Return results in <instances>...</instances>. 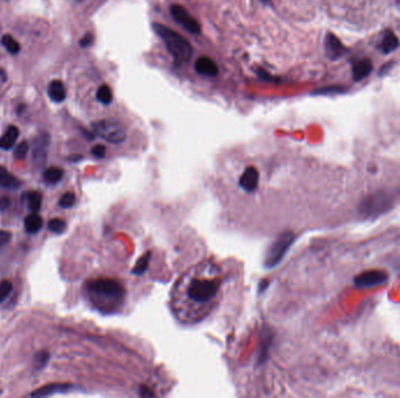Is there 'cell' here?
Segmentation results:
<instances>
[{
  "label": "cell",
  "instance_id": "1",
  "mask_svg": "<svg viewBox=\"0 0 400 398\" xmlns=\"http://www.w3.org/2000/svg\"><path fill=\"white\" fill-rule=\"evenodd\" d=\"M218 269L212 264L199 267L190 272L177 288V302L181 304V312L189 318H197L207 313L213 305L220 289Z\"/></svg>",
  "mask_w": 400,
  "mask_h": 398
},
{
  "label": "cell",
  "instance_id": "2",
  "mask_svg": "<svg viewBox=\"0 0 400 398\" xmlns=\"http://www.w3.org/2000/svg\"><path fill=\"white\" fill-rule=\"evenodd\" d=\"M87 290L94 300L105 307L115 306L122 302L125 293L120 282L109 278H99L89 281Z\"/></svg>",
  "mask_w": 400,
  "mask_h": 398
},
{
  "label": "cell",
  "instance_id": "3",
  "mask_svg": "<svg viewBox=\"0 0 400 398\" xmlns=\"http://www.w3.org/2000/svg\"><path fill=\"white\" fill-rule=\"evenodd\" d=\"M154 29L164 42L165 47L177 64H183L189 61L193 54V49L185 37L161 24H154Z\"/></svg>",
  "mask_w": 400,
  "mask_h": 398
},
{
  "label": "cell",
  "instance_id": "4",
  "mask_svg": "<svg viewBox=\"0 0 400 398\" xmlns=\"http://www.w3.org/2000/svg\"><path fill=\"white\" fill-rule=\"evenodd\" d=\"M93 131L96 136L112 144H121L126 137L124 126L115 119H102L94 123Z\"/></svg>",
  "mask_w": 400,
  "mask_h": 398
},
{
  "label": "cell",
  "instance_id": "5",
  "mask_svg": "<svg viewBox=\"0 0 400 398\" xmlns=\"http://www.w3.org/2000/svg\"><path fill=\"white\" fill-rule=\"evenodd\" d=\"M294 241V236L292 233H283L280 235L278 239L271 244L269 250L266 256V267L273 268L280 263V260L283 258L289 247L292 245Z\"/></svg>",
  "mask_w": 400,
  "mask_h": 398
},
{
  "label": "cell",
  "instance_id": "6",
  "mask_svg": "<svg viewBox=\"0 0 400 398\" xmlns=\"http://www.w3.org/2000/svg\"><path fill=\"white\" fill-rule=\"evenodd\" d=\"M387 279L389 275L383 270H367L355 277L354 284L358 289H370L385 284Z\"/></svg>",
  "mask_w": 400,
  "mask_h": 398
},
{
  "label": "cell",
  "instance_id": "7",
  "mask_svg": "<svg viewBox=\"0 0 400 398\" xmlns=\"http://www.w3.org/2000/svg\"><path fill=\"white\" fill-rule=\"evenodd\" d=\"M170 11H171V15L176 20V23L184 27L187 32L192 34L200 33V25L198 21L192 15H190L184 7L180 5H172L170 7Z\"/></svg>",
  "mask_w": 400,
  "mask_h": 398
},
{
  "label": "cell",
  "instance_id": "8",
  "mask_svg": "<svg viewBox=\"0 0 400 398\" xmlns=\"http://www.w3.org/2000/svg\"><path fill=\"white\" fill-rule=\"evenodd\" d=\"M50 143V137L48 134H42L38 136L33 143V160L38 167H42L47 161V154Z\"/></svg>",
  "mask_w": 400,
  "mask_h": 398
},
{
  "label": "cell",
  "instance_id": "9",
  "mask_svg": "<svg viewBox=\"0 0 400 398\" xmlns=\"http://www.w3.org/2000/svg\"><path fill=\"white\" fill-rule=\"evenodd\" d=\"M324 49L326 56L330 60H338L348 53L347 47L333 33H328L325 35Z\"/></svg>",
  "mask_w": 400,
  "mask_h": 398
},
{
  "label": "cell",
  "instance_id": "10",
  "mask_svg": "<svg viewBox=\"0 0 400 398\" xmlns=\"http://www.w3.org/2000/svg\"><path fill=\"white\" fill-rule=\"evenodd\" d=\"M259 185V173L255 167L249 166L242 172L239 178V186L247 193L257 191Z\"/></svg>",
  "mask_w": 400,
  "mask_h": 398
},
{
  "label": "cell",
  "instance_id": "11",
  "mask_svg": "<svg viewBox=\"0 0 400 398\" xmlns=\"http://www.w3.org/2000/svg\"><path fill=\"white\" fill-rule=\"evenodd\" d=\"M73 388V385L68 384V383H50L44 385L38 389V390L33 391L31 393L32 397H48V396H53L55 393H63L67 392L68 390Z\"/></svg>",
  "mask_w": 400,
  "mask_h": 398
},
{
  "label": "cell",
  "instance_id": "12",
  "mask_svg": "<svg viewBox=\"0 0 400 398\" xmlns=\"http://www.w3.org/2000/svg\"><path fill=\"white\" fill-rule=\"evenodd\" d=\"M194 68L197 70L198 74L205 75V76H216L219 72L218 66L216 63L213 61V60L207 58V56H203L199 58L197 61L194 63Z\"/></svg>",
  "mask_w": 400,
  "mask_h": 398
},
{
  "label": "cell",
  "instance_id": "13",
  "mask_svg": "<svg viewBox=\"0 0 400 398\" xmlns=\"http://www.w3.org/2000/svg\"><path fill=\"white\" fill-rule=\"evenodd\" d=\"M372 62L369 59H361L356 61L352 66V77L356 82L367 79V77L371 74L372 71Z\"/></svg>",
  "mask_w": 400,
  "mask_h": 398
},
{
  "label": "cell",
  "instance_id": "14",
  "mask_svg": "<svg viewBox=\"0 0 400 398\" xmlns=\"http://www.w3.org/2000/svg\"><path fill=\"white\" fill-rule=\"evenodd\" d=\"M400 46V41L398 36L392 31H386L383 36L381 44L379 45V49L384 54H390L394 51Z\"/></svg>",
  "mask_w": 400,
  "mask_h": 398
},
{
  "label": "cell",
  "instance_id": "15",
  "mask_svg": "<svg viewBox=\"0 0 400 398\" xmlns=\"http://www.w3.org/2000/svg\"><path fill=\"white\" fill-rule=\"evenodd\" d=\"M47 92H48V96L50 100L55 103H61L65 101L66 98V88L61 81H58V80L52 81L48 85Z\"/></svg>",
  "mask_w": 400,
  "mask_h": 398
},
{
  "label": "cell",
  "instance_id": "16",
  "mask_svg": "<svg viewBox=\"0 0 400 398\" xmlns=\"http://www.w3.org/2000/svg\"><path fill=\"white\" fill-rule=\"evenodd\" d=\"M20 186V180L15 178L11 172H8L5 167L0 166V187L6 188V189H18Z\"/></svg>",
  "mask_w": 400,
  "mask_h": 398
},
{
  "label": "cell",
  "instance_id": "17",
  "mask_svg": "<svg viewBox=\"0 0 400 398\" xmlns=\"http://www.w3.org/2000/svg\"><path fill=\"white\" fill-rule=\"evenodd\" d=\"M18 137H19L18 127H15L13 125L8 126L7 130L5 131V134H4L2 136V138H0V148L5 149V151L11 149L14 146Z\"/></svg>",
  "mask_w": 400,
  "mask_h": 398
},
{
  "label": "cell",
  "instance_id": "18",
  "mask_svg": "<svg viewBox=\"0 0 400 398\" xmlns=\"http://www.w3.org/2000/svg\"><path fill=\"white\" fill-rule=\"evenodd\" d=\"M44 225L42 217L38 213H32L25 217V230L28 234H37Z\"/></svg>",
  "mask_w": 400,
  "mask_h": 398
},
{
  "label": "cell",
  "instance_id": "19",
  "mask_svg": "<svg viewBox=\"0 0 400 398\" xmlns=\"http://www.w3.org/2000/svg\"><path fill=\"white\" fill-rule=\"evenodd\" d=\"M63 177V170L59 167H49V168L45 169L44 172V180L47 183L54 185L58 183Z\"/></svg>",
  "mask_w": 400,
  "mask_h": 398
},
{
  "label": "cell",
  "instance_id": "20",
  "mask_svg": "<svg viewBox=\"0 0 400 398\" xmlns=\"http://www.w3.org/2000/svg\"><path fill=\"white\" fill-rule=\"evenodd\" d=\"M27 202H28V208L32 213H38L41 208V203H42V195L40 192L38 191H32L27 194Z\"/></svg>",
  "mask_w": 400,
  "mask_h": 398
},
{
  "label": "cell",
  "instance_id": "21",
  "mask_svg": "<svg viewBox=\"0 0 400 398\" xmlns=\"http://www.w3.org/2000/svg\"><path fill=\"white\" fill-rule=\"evenodd\" d=\"M49 361V353L47 350H41L34 355L33 358V368L35 370H42L47 366Z\"/></svg>",
  "mask_w": 400,
  "mask_h": 398
},
{
  "label": "cell",
  "instance_id": "22",
  "mask_svg": "<svg viewBox=\"0 0 400 398\" xmlns=\"http://www.w3.org/2000/svg\"><path fill=\"white\" fill-rule=\"evenodd\" d=\"M347 91L348 89L346 87H343V85H329V87L317 89L316 91H314V93L315 95L326 96V95H338V93H344Z\"/></svg>",
  "mask_w": 400,
  "mask_h": 398
},
{
  "label": "cell",
  "instance_id": "23",
  "mask_svg": "<svg viewBox=\"0 0 400 398\" xmlns=\"http://www.w3.org/2000/svg\"><path fill=\"white\" fill-rule=\"evenodd\" d=\"M96 97H97V100L102 103V104H110V103H112V101H113L112 89H110V87H108L107 84L101 85L99 90H97Z\"/></svg>",
  "mask_w": 400,
  "mask_h": 398
},
{
  "label": "cell",
  "instance_id": "24",
  "mask_svg": "<svg viewBox=\"0 0 400 398\" xmlns=\"http://www.w3.org/2000/svg\"><path fill=\"white\" fill-rule=\"evenodd\" d=\"M2 45L5 47L8 53H11V54H13V55L18 54L19 51H20L19 42L15 41L14 39H13V36L7 35V34L2 37Z\"/></svg>",
  "mask_w": 400,
  "mask_h": 398
},
{
  "label": "cell",
  "instance_id": "25",
  "mask_svg": "<svg viewBox=\"0 0 400 398\" xmlns=\"http://www.w3.org/2000/svg\"><path fill=\"white\" fill-rule=\"evenodd\" d=\"M48 229L54 234H62L66 229V222L61 218H52L48 222Z\"/></svg>",
  "mask_w": 400,
  "mask_h": 398
},
{
  "label": "cell",
  "instance_id": "26",
  "mask_svg": "<svg viewBox=\"0 0 400 398\" xmlns=\"http://www.w3.org/2000/svg\"><path fill=\"white\" fill-rule=\"evenodd\" d=\"M75 194L71 192H67L63 194L60 200H59V205H60L61 208L63 209H68L70 207H73L74 203H75Z\"/></svg>",
  "mask_w": 400,
  "mask_h": 398
},
{
  "label": "cell",
  "instance_id": "27",
  "mask_svg": "<svg viewBox=\"0 0 400 398\" xmlns=\"http://www.w3.org/2000/svg\"><path fill=\"white\" fill-rule=\"evenodd\" d=\"M12 289H13V285L10 280H3L0 282V302L6 300L12 292Z\"/></svg>",
  "mask_w": 400,
  "mask_h": 398
},
{
  "label": "cell",
  "instance_id": "28",
  "mask_svg": "<svg viewBox=\"0 0 400 398\" xmlns=\"http://www.w3.org/2000/svg\"><path fill=\"white\" fill-rule=\"evenodd\" d=\"M28 149H29V145H28L27 141H21V143L14 149L15 159H19V160L25 159V158H26V156H27Z\"/></svg>",
  "mask_w": 400,
  "mask_h": 398
},
{
  "label": "cell",
  "instance_id": "29",
  "mask_svg": "<svg viewBox=\"0 0 400 398\" xmlns=\"http://www.w3.org/2000/svg\"><path fill=\"white\" fill-rule=\"evenodd\" d=\"M12 238V234L5 230H0V248L5 247L6 244L10 243Z\"/></svg>",
  "mask_w": 400,
  "mask_h": 398
},
{
  "label": "cell",
  "instance_id": "30",
  "mask_svg": "<svg viewBox=\"0 0 400 398\" xmlns=\"http://www.w3.org/2000/svg\"><path fill=\"white\" fill-rule=\"evenodd\" d=\"M148 262H149V257H143V258L140 259L139 262H138L137 267L135 268V271H134V272L137 273V275H140V273H142V272L144 271V270H146L147 265H148Z\"/></svg>",
  "mask_w": 400,
  "mask_h": 398
},
{
  "label": "cell",
  "instance_id": "31",
  "mask_svg": "<svg viewBox=\"0 0 400 398\" xmlns=\"http://www.w3.org/2000/svg\"><path fill=\"white\" fill-rule=\"evenodd\" d=\"M92 153L96 158H103L105 156V147L103 145H96V146L93 147Z\"/></svg>",
  "mask_w": 400,
  "mask_h": 398
},
{
  "label": "cell",
  "instance_id": "32",
  "mask_svg": "<svg viewBox=\"0 0 400 398\" xmlns=\"http://www.w3.org/2000/svg\"><path fill=\"white\" fill-rule=\"evenodd\" d=\"M93 41H94V36L92 35L90 33H88L82 39H81L80 46L82 47V48H87V47H89L93 44Z\"/></svg>",
  "mask_w": 400,
  "mask_h": 398
},
{
  "label": "cell",
  "instance_id": "33",
  "mask_svg": "<svg viewBox=\"0 0 400 398\" xmlns=\"http://www.w3.org/2000/svg\"><path fill=\"white\" fill-rule=\"evenodd\" d=\"M11 204V199L7 198V196H2L0 198V212L6 211V209L10 207Z\"/></svg>",
  "mask_w": 400,
  "mask_h": 398
},
{
  "label": "cell",
  "instance_id": "34",
  "mask_svg": "<svg viewBox=\"0 0 400 398\" xmlns=\"http://www.w3.org/2000/svg\"><path fill=\"white\" fill-rule=\"evenodd\" d=\"M258 75H259V77H260V79L265 80V81H271V82H274L275 81L274 77H271V75H269L267 71L262 70V69L258 70Z\"/></svg>",
  "mask_w": 400,
  "mask_h": 398
},
{
  "label": "cell",
  "instance_id": "35",
  "mask_svg": "<svg viewBox=\"0 0 400 398\" xmlns=\"http://www.w3.org/2000/svg\"><path fill=\"white\" fill-rule=\"evenodd\" d=\"M391 66H392V63H386V64H385V66H384V67H383V68H381V69H380V71H379V76H381V75H384V74H386V72H387V71H389V70L391 69V68H392V67H391Z\"/></svg>",
  "mask_w": 400,
  "mask_h": 398
},
{
  "label": "cell",
  "instance_id": "36",
  "mask_svg": "<svg viewBox=\"0 0 400 398\" xmlns=\"http://www.w3.org/2000/svg\"><path fill=\"white\" fill-rule=\"evenodd\" d=\"M395 6H397L400 10V0H397V2H395Z\"/></svg>",
  "mask_w": 400,
  "mask_h": 398
},
{
  "label": "cell",
  "instance_id": "37",
  "mask_svg": "<svg viewBox=\"0 0 400 398\" xmlns=\"http://www.w3.org/2000/svg\"><path fill=\"white\" fill-rule=\"evenodd\" d=\"M261 2H262L263 4H268V3L270 2V0H261Z\"/></svg>",
  "mask_w": 400,
  "mask_h": 398
}]
</instances>
